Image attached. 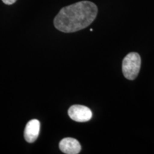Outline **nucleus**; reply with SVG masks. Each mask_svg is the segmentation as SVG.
Masks as SVG:
<instances>
[{"mask_svg":"<svg viewBox=\"0 0 154 154\" xmlns=\"http://www.w3.org/2000/svg\"><path fill=\"white\" fill-rule=\"evenodd\" d=\"M98 8L89 1L79 2L63 7L54 20L55 28L64 33L84 29L95 20Z\"/></svg>","mask_w":154,"mask_h":154,"instance_id":"nucleus-1","label":"nucleus"},{"mask_svg":"<svg viewBox=\"0 0 154 154\" xmlns=\"http://www.w3.org/2000/svg\"><path fill=\"white\" fill-rule=\"evenodd\" d=\"M17 0H2V2L4 3L5 4V5H13V4L16 2Z\"/></svg>","mask_w":154,"mask_h":154,"instance_id":"nucleus-6","label":"nucleus"},{"mask_svg":"<svg viewBox=\"0 0 154 154\" xmlns=\"http://www.w3.org/2000/svg\"><path fill=\"white\" fill-rule=\"evenodd\" d=\"M68 114L73 121L76 122H87L92 118V112L89 108L82 105H73L69 109Z\"/></svg>","mask_w":154,"mask_h":154,"instance_id":"nucleus-3","label":"nucleus"},{"mask_svg":"<svg viewBox=\"0 0 154 154\" xmlns=\"http://www.w3.org/2000/svg\"><path fill=\"white\" fill-rule=\"evenodd\" d=\"M40 132V122L37 119L29 121L25 127L24 136L28 143H34L37 139Z\"/></svg>","mask_w":154,"mask_h":154,"instance_id":"nucleus-4","label":"nucleus"},{"mask_svg":"<svg viewBox=\"0 0 154 154\" xmlns=\"http://www.w3.org/2000/svg\"><path fill=\"white\" fill-rule=\"evenodd\" d=\"M59 149L66 154H78L82 150L79 142L73 138H65L59 142Z\"/></svg>","mask_w":154,"mask_h":154,"instance_id":"nucleus-5","label":"nucleus"},{"mask_svg":"<svg viewBox=\"0 0 154 154\" xmlns=\"http://www.w3.org/2000/svg\"><path fill=\"white\" fill-rule=\"evenodd\" d=\"M141 59L136 52H131L124 57L122 62V72L124 76L128 80H134L140 72Z\"/></svg>","mask_w":154,"mask_h":154,"instance_id":"nucleus-2","label":"nucleus"}]
</instances>
